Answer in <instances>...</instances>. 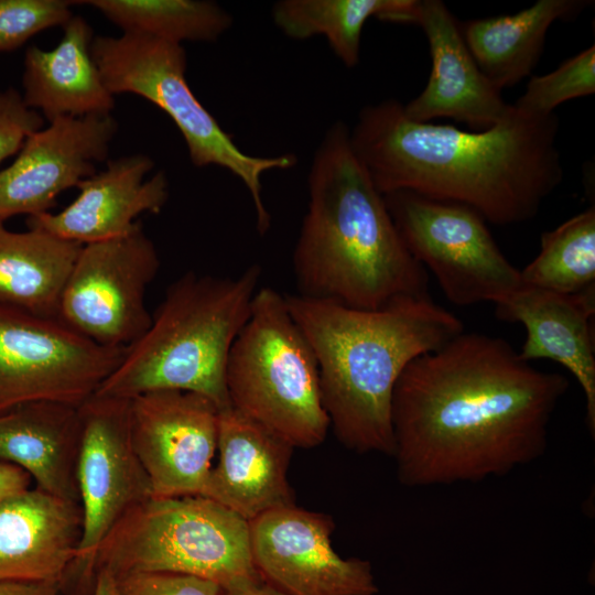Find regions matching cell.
<instances>
[{
	"label": "cell",
	"instance_id": "1",
	"mask_svg": "<svg viewBox=\"0 0 595 595\" xmlns=\"http://www.w3.org/2000/svg\"><path fill=\"white\" fill-rule=\"evenodd\" d=\"M569 388L500 337L462 332L412 360L391 400L397 477L409 488L477 483L540 458Z\"/></svg>",
	"mask_w": 595,
	"mask_h": 595
},
{
	"label": "cell",
	"instance_id": "2",
	"mask_svg": "<svg viewBox=\"0 0 595 595\" xmlns=\"http://www.w3.org/2000/svg\"><path fill=\"white\" fill-rule=\"evenodd\" d=\"M555 113L517 110L485 130L418 122L389 99L364 107L349 140L377 190L410 191L506 226L533 218L562 183Z\"/></svg>",
	"mask_w": 595,
	"mask_h": 595
},
{
	"label": "cell",
	"instance_id": "3",
	"mask_svg": "<svg viewBox=\"0 0 595 595\" xmlns=\"http://www.w3.org/2000/svg\"><path fill=\"white\" fill-rule=\"evenodd\" d=\"M309 207L293 251L300 295L378 310L428 293V272L403 244L383 195L337 121L315 151Z\"/></svg>",
	"mask_w": 595,
	"mask_h": 595
},
{
	"label": "cell",
	"instance_id": "4",
	"mask_svg": "<svg viewBox=\"0 0 595 595\" xmlns=\"http://www.w3.org/2000/svg\"><path fill=\"white\" fill-rule=\"evenodd\" d=\"M315 355L321 398L337 440L358 454L392 455L391 400L405 367L464 332L430 298H400L378 310L284 295Z\"/></svg>",
	"mask_w": 595,
	"mask_h": 595
},
{
	"label": "cell",
	"instance_id": "5",
	"mask_svg": "<svg viewBox=\"0 0 595 595\" xmlns=\"http://www.w3.org/2000/svg\"><path fill=\"white\" fill-rule=\"evenodd\" d=\"M260 275L257 264L236 277L184 273L95 394L131 400L150 391L182 390L206 397L219 411L231 407L228 356L250 316Z\"/></svg>",
	"mask_w": 595,
	"mask_h": 595
},
{
	"label": "cell",
	"instance_id": "6",
	"mask_svg": "<svg viewBox=\"0 0 595 595\" xmlns=\"http://www.w3.org/2000/svg\"><path fill=\"white\" fill-rule=\"evenodd\" d=\"M99 570L186 574L223 592L263 581L251 554L249 522L203 496L150 497L129 509L98 548L95 576Z\"/></svg>",
	"mask_w": 595,
	"mask_h": 595
},
{
	"label": "cell",
	"instance_id": "7",
	"mask_svg": "<svg viewBox=\"0 0 595 595\" xmlns=\"http://www.w3.org/2000/svg\"><path fill=\"white\" fill-rule=\"evenodd\" d=\"M230 405L294 448L325 441L318 366L306 337L291 316L284 295L258 289L250 316L227 361Z\"/></svg>",
	"mask_w": 595,
	"mask_h": 595
},
{
	"label": "cell",
	"instance_id": "8",
	"mask_svg": "<svg viewBox=\"0 0 595 595\" xmlns=\"http://www.w3.org/2000/svg\"><path fill=\"white\" fill-rule=\"evenodd\" d=\"M90 53L105 86L113 96L139 95L173 120L195 166H220L242 182L253 203L257 229L266 234L271 216L263 203L261 177L270 170L292 167L296 163L295 155L259 156L241 151L190 88L182 44L122 33L95 36Z\"/></svg>",
	"mask_w": 595,
	"mask_h": 595
},
{
	"label": "cell",
	"instance_id": "9",
	"mask_svg": "<svg viewBox=\"0 0 595 595\" xmlns=\"http://www.w3.org/2000/svg\"><path fill=\"white\" fill-rule=\"evenodd\" d=\"M412 257L434 274L446 299L459 306L497 303L522 285L485 219L468 206L410 191L383 195Z\"/></svg>",
	"mask_w": 595,
	"mask_h": 595
},
{
	"label": "cell",
	"instance_id": "10",
	"mask_svg": "<svg viewBox=\"0 0 595 595\" xmlns=\"http://www.w3.org/2000/svg\"><path fill=\"white\" fill-rule=\"evenodd\" d=\"M82 435L77 484L83 536L60 591L93 595L99 545L121 517L152 497L149 477L131 439L130 400L94 394L79 405Z\"/></svg>",
	"mask_w": 595,
	"mask_h": 595
},
{
	"label": "cell",
	"instance_id": "11",
	"mask_svg": "<svg viewBox=\"0 0 595 595\" xmlns=\"http://www.w3.org/2000/svg\"><path fill=\"white\" fill-rule=\"evenodd\" d=\"M125 350L100 346L57 317L0 303V413L41 400L82 405Z\"/></svg>",
	"mask_w": 595,
	"mask_h": 595
},
{
	"label": "cell",
	"instance_id": "12",
	"mask_svg": "<svg viewBox=\"0 0 595 595\" xmlns=\"http://www.w3.org/2000/svg\"><path fill=\"white\" fill-rule=\"evenodd\" d=\"M159 268L156 247L140 221L123 237L83 245L57 317L100 346L126 349L150 326L145 291Z\"/></svg>",
	"mask_w": 595,
	"mask_h": 595
},
{
	"label": "cell",
	"instance_id": "13",
	"mask_svg": "<svg viewBox=\"0 0 595 595\" xmlns=\"http://www.w3.org/2000/svg\"><path fill=\"white\" fill-rule=\"evenodd\" d=\"M250 547L261 578L290 595H376L369 561L342 558L333 548L331 516L295 504L249 522Z\"/></svg>",
	"mask_w": 595,
	"mask_h": 595
},
{
	"label": "cell",
	"instance_id": "14",
	"mask_svg": "<svg viewBox=\"0 0 595 595\" xmlns=\"http://www.w3.org/2000/svg\"><path fill=\"white\" fill-rule=\"evenodd\" d=\"M218 408L206 397L156 390L130 400L134 451L152 497L201 496L217 447Z\"/></svg>",
	"mask_w": 595,
	"mask_h": 595
},
{
	"label": "cell",
	"instance_id": "15",
	"mask_svg": "<svg viewBox=\"0 0 595 595\" xmlns=\"http://www.w3.org/2000/svg\"><path fill=\"white\" fill-rule=\"evenodd\" d=\"M31 134L13 163L0 171V218L39 216L57 196L96 173L118 131L111 115L60 117Z\"/></svg>",
	"mask_w": 595,
	"mask_h": 595
},
{
	"label": "cell",
	"instance_id": "16",
	"mask_svg": "<svg viewBox=\"0 0 595 595\" xmlns=\"http://www.w3.org/2000/svg\"><path fill=\"white\" fill-rule=\"evenodd\" d=\"M415 24L426 35L432 67L425 88L403 105L408 118L418 122L451 118L479 131L511 113L512 105L480 71L442 1L419 0Z\"/></svg>",
	"mask_w": 595,
	"mask_h": 595
},
{
	"label": "cell",
	"instance_id": "17",
	"mask_svg": "<svg viewBox=\"0 0 595 595\" xmlns=\"http://www.w3.org/2000/svg\"><path fill=\"white\" fill-rule=\"evenodd\" d=\"M294 447L229 407L219 411L218 461L201 496L234 511L248 522L277 508L293 505L288 470Z\"/></svg>",
	"mask_w": 595,
	"mask_h": 595
},
{
	"label": "cell",
	"instance_id": "18",
	"mask_svg": "<svg viewBox=\"0 0 595 595\" xmlns=\"http://www.w3.org/2000/svg\"><path fill=\"white\" fill-rule=\"evenodd\" d=\"M153 160L142 153L107 162L106 169L83 180L77 197L56 214L29 217V227L87 245L128 235L142 213L159 214L169 198L163 171L150 178Z\"/></svg>",
	"mask_w": 595,
	"mask_h": 595
},
{
	"label": "cell",
	"instance_id": "19",
	"mask_svg": "<svg viewBox=\"0 0 595 595\" xmlns=\"http://www.w3.org/2000/svg\"><path fill=\"white\" fill-rule=\"evenodd\" d=\"M83 509L39 488L0 501V582L61 586L77 558Z\"/></svg>",
	"mask_w": 595,
	"mask_h": 595
},
{
	"label": "cell",
	"instance_id": "20",
	"mask_svg": "<svg viewBox=\"0 0 595 595\" xmlns=\"http://www.w3.org/2000/svg\"><path fill=\"white\" fill-rule=\"evenodd\" d=\"M495 306L499 320L524 326L527 337L519 351L523 360L551 359L576 378L594 437L595 348L591 320L595 313V289L560 294L522 284Z\"/></svg>",
	"mask_w": 595,
	"mask_h": 595
},
{
	"label": "cell",
	"instance_id": "21",
	"mask_svg": "<svg viewBox=\"0 0 595 595\" xmlns=\"http://www.w3.org/2000/svg\"><path fill=\"white\" fill-rule=\"evenodd\" d=\"M79 407L31 401L0 413V461L25 470L36 488L79 502Z\"/></svg>",
	"mask_w": 595,
	"mask_h": 595
},
{
	"label": "cell",
	"instance_id": "22",
	"mask_svg": "<svg viewBox=\"0 0 595 595\" xmlns=\"http://www.w3.org/2000/svg\"><path fill=\"white\" fill-rule=\"evenodd\" d=\"M63 31L54 48L31 45L25 51L24 102L48 122L65 116L111 115L115 96L91 56V26L83 17L73 15Z\"/></svg>",
	"mask_w": 595,
	"mask_h": 595
},
{
	"label": "cell",
	"instance_id": "23",
	"mask_svg": "<svg viewBox=\"0 0 595 595\" xmlns=\"http://www.w3.org/2000/svg\"><path fill=\"white\" fill-rule=\"evenodd\" d=\"M589 3V0H539L517 13L465 22L461 32L480 71L501 90L532 73L548 30L555 21L574 19Z\"/></svg>",
	"mask_w": 595,
	"mask_h": 595
},
{
	"label": "cell",
	"instance_id": "24",
	"mask_svg": "<svg viewBox=\"0 0 595 595\" xmlns=\"http://www.w3.org/2000/svg\"><path fill=\"white\" fill-rule=\"evenodd\" d=\"M82 247L40 228L11 231L0 218V303L57 317L64 285Z\"/></svg>",
	"mask_w": 595,
	"mask_h": 595
},
{
	"label": "cell",
	"instance_id": "25",
	"mask_svg": "<svg viewBox=\"0 0 595 595\" xmlns=\"http://www.w3.org/2000/svg\"><path fill=\"white\" fill-rule=\"evenodd\" d=\"M419 0H281L272 7L274 24L289 37L323 35L348 68L360 57L361 33L370 18L415 24Z\"/></svg>",
	"mask_w": 595,
	"mask_h": 595
},
{
	"label": "cell",
	"instance_id": "26",
	"mask_svg": "<svg viewBox=\"0 0 595 595\" xmlns=\"http://www.w3.org/2000/svg\"><path fill=\"white\" fill-rule=\"evenodd\" d=\"M98 10L122 33H138L182 44L213 42L232 24L231 15L206 0L75 1Z\"/></svg>",
	"mask_w": 595,
	"mask_h": 595
},
{
	"label": "cell",
	"instance_id": "27",
	"mask_svg": "<svg viewBox=\"0 0 595 595\" xmlns=\"http://www.w3.org/2000/svg\"><path fill=\"white\" fill-rule=\"evenodd\" d=\"M520 275L524 285L560 294L595 289V208L544 232L539 255Z\"/></svg>",
	"mask_w": 595,
	"mask_h": 595
},
{
	"label": "cell",
	"instance_id": "28",
	"mask_svg": "<svg viewBox=\"0 0 595 595\" xmlns=\"http://www.w3.org/2000/svg\"><path fill=\"white\" fill-rule=\"evenodd\" d=\"M595 93V46L564 61L554 71L532 76L524 93L513 104L520 112L533 117L554 113L561 104Z\"/></svg>",
	"mask_w": 595,
	"mask_h": 595
},
{
	"label": "cell",
	"instance_id": "29",
	"mask_svg": "<svg viewBox=\"0 0 595 595\" xmlns=\"http://www.w3.org/2000/svg\"><path fill=\"white\" fill-rule=\"evenodd\" d=\"M69 0H0V53L14 51L33 35L64 26L74 15Z\"/></svg>",
	"mask_w": 595,
	"mask_h": 595
},
{
	"label": "cell",
	"instance_id": "30",
	"mask_svg": "<svg viewBox=\"0 0 595 595\" xmlns=\"http://www.w3.org/2000/svg\"><path fill=\"white\" fill-rule=\"evenodd\" d=\"M115 595H221L215 583L171 572H129L113 575Z\"/></svg>",
	"mask_w": 595,
	"mask_h": 595
},
{
	"label": "cell",
	"instance_id": "31",
	"mask_svg": "<svg viewBox=\"0 0 595 595\" xmlns=\"http://www.w3.org/2000/svg\"><path fill=\"white\" fill-rule=\"evenodd\" d=\"M44 128L43 116L30 108L15 88L0 90V163L18 153L26 139Z\"/></svg>",
	"mask_w": 595,
	"mask_h": 595
},
{
	"label": "cell",
	"instance_id": "32",
	"mask_svg": "<svg viewBox=\"0 0 595 595\" xmlns=\"http://www.w3.org/2000/svg\"><path fill=\"white\" fill-rule=\"evenodd\" d=\"M31 479L22 468L0 461V501L30 488Z\"/></svg>",
	"mask_w": 595,
	"mask_h": 595
},
{
	"label": "cell",
	"instance_id": "33",
	"mask_svg": "<svg viewBox=\"0 0 595 595\" xmlns=\"http://www.w3.org/2000/svg\"><path fill=\"white\" fill-rule=\"evenodd\" d=\"M0 595H61V591L51 584L0 582Z\"/></svg>",
	"mask_w": 595,
	"mask_h": 595
},
{
	"label": "cell",
	"instance_id": "34",
	"mask_svg": "<svg viewBox=\"0 0 595 595\" xmlns=\"http://www.w3.org/2000/svg\"><path fill=\"white\" fill-rule=\"evenodd\" d=\"M93 595H115V578L106 570H99L96 573Z\"/></svg>",
	"mask_w": 595,
	"mask_h": 595
},
{
	"label": "cell",
	"instance_id": "35",
	"mask_svg": "<svg viewBox=\"0 0 595 595\" xmlns=\"http://www.w3.org/2000/svg\"><path fill=\"white\" fill-rule=\"evenodd\" d=\"M221 595H290L278 587L262 581L257 585L238 592H223Z\"/></svg>",
	"mask_w": 595,
	"mask_h": 595
}]
</instances>
